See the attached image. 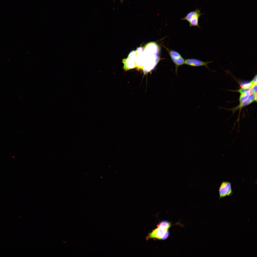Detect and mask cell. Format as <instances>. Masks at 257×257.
I'll return each instance as SVG.
<instances>
[{
  "label": "cell",
  "mask_w": 257,
  "mask_h": 257,
  "mask_svg": "<svg viewBox=\"0 0 257 257\" xmlns=\"http://www.w3.org/2000/svg\"><path fill=\"white\" fill-rule=\"evenodd\" d=\"M169 232L168 230H167L164 234L163 237L162 238L161 240H165L167 238L169 237Z\"/></svg>",
  "instance_id": "obj_9"
},
{
  "label": "cell",
  "mask_w": 257,
  "mask_h": 257,
  "mask_svg": "<svg viewBox=\"0 0 257 257\" xmlns=\"http://www.w3.org/2000/svg\"><path fill=\"white\" fill-rule=\"evenodd\" d=\"M158 227H160L166 230H168L171 226L170 223L167 221H163L158 225Z\"/></svg>",
  "instance_id": "obj_8"
},
{
  "label": "cell",
  "mask_w": 257,
  "mask_h": 257,
  "mask_svg": "<svg viewBox=\"0 0 257 257\" xmlns=\"http://www.w3.org/2000/svg\"><path fill=\"white\" fill-rule=\"evenodd\" d=\"M257 101V93L251 95L249 98L245 101L239 104L237 106L234 108L228 110L232 111L233 114L237 110L240 109L243 107L251 104L254 101Z\"/></svg>",
  "instance_id": "obj_4"
},
{
  "label": "cell",
  "mask_w": 257,
  "mask_h": 257,
  "mask_svg": "<svg viewBox=\"0 0 257 257\" xmlns=\"http://www.w3.org/2000/svg\"><path fill=\"white\" fill-rule=\"evenodd\" d=\"M219 198L230 196L232 192L231 183L228 182H222L219 189Z\"/></svg>",
  "instance_id": "obj_2"
},
{
  "label": "cell",
  "mask_w": 257,
  "mask_h": 257,
  "mask_svg": "<svg viewBox=\"0 0 257 257\" xmlns=\"http://www.w3.org/2000/svg\"><path fill=\"white\" fill-rule=\"evenodd\" d=\"M168 230L158 227L149 234L148 238H155L161 239Z\"/></svg>",
  "instance_id": "obj_5"
},
{
  "label": "cell",
  "mask_w": 257,
  "mask_h": 257,
  "mask_svg": "<svg viewBox=\"0 0 257 257\" xmlns=\"http://www.w3.org/2000/svg\"><path fill=\"white\" fill-rule=\"evenodd\" d=\"M213 61L204 62L198 59L193 58H189L185 60V64L193 67H199L204 66L209 70L211 71L208 68V64L211 63Z\"/></svg>",
  "instance_id": "obj_3"
},
{
  "label": "cell",
  "mask_w": 257,
  "mask_h": 257,
  "mask_svg": "<svg viewBox=\"0 0 257 257\" xmlns=\"http://www.w3.org/2000/svg\"><path fill=\"white\" fill-rule=\"evenodd\" d=\"M200 10L196 8L195 10L190 11L184 17L181 19V20H186L188 22L191 18L194 15L201 13Z\"/></svg>",
  "instance_id": "obj_7"
},
{
  "label": "cell",
  "mask_w": 257,
  "mask_h": 257,
  "mask_svg": "<svg viewBox=\"0 0 257 257\" xmlns=\"http://www.w3.org/2000/svg\"><path fill=\"white\" fill-rule=\"evenodd\" d=\"M175 66V72L177 74L178 67L185 64V59L178 52L166 48Z\"/></svg>",
  "instance_id": "obj_1"
},
{
  "label": "cell",
  "mask_w": 257,
  "mask_h": 257,
  "mask_svg": "<svg viewBox=\"0 0 257 257\" xmlns=\"http://www.w3.org/2000/svg\"><path fill=\"white\" fill-rule=\"evenodd\" d=\"M203 14L200 13L193 16L188 22L189 26L190 27H197L199 28H201L198 24L199 19L200 16Z\"/></svg>",
  "instance_id": "obj_6"
},
{
  "label": "cell",
  "mask_w": 257,
  "mask_h": 257,
  "mask_svg": "<svg viewBox=\"0 0 257 257\" xmlns=\"http://www.w3.org/2000/svg\"><path fill=\"white\" fill-rule=\"evenodd\" d=\"M121 0V2H123V1L124 0Z\"/></svg>",
  "instance_id": "obj_10"
}]
</instances>
